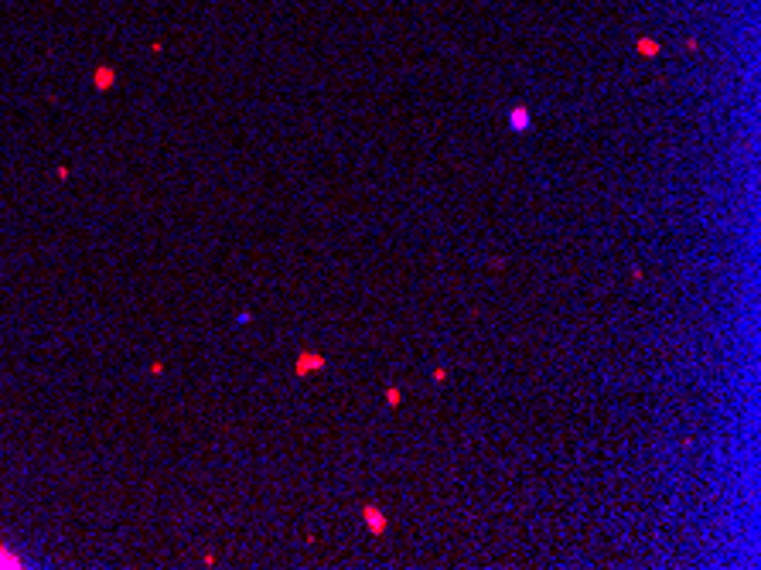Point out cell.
Instances as JSON below:
<instances>
[{"label": "cell", "instance_id": "1", "mask_svg": "<svg viewBox=\"0 0 761 570\" xmlns=\"http://www.w3.org/2000/svg\"><path fill=\"white\" fill-rule=\"evenodd\" d=\"M328 369V358L321 352H315V348H304L301 355H297V362H294V372L297 376H311V372H321Z\"/></svg>", "mask_w": 761, "mask_h": 570}, {"label": "cell", "instance_id": "2", "mask_svg": "<svg viewBox=\"0 0 761 570\" xmlns=\"http://www.w3.org/2000/svg\"><path fill=\"white\" fill-rule=\"evenodd\" d=\"M362 523H365V529L372 533V536H383L386 529H389V519H386V512L379 509V505H362Z\"/></svg>", "mask_w": 761, "mask_h": 570}, {"label": "cell", "instance_id": "3", "mask_svg": "<svg viewBox=\"0 0 761 570\" xmlns=\"http://www.w3.org/2000/svg\"><path fill=\"white\" fill-rule=\"evenodd\" d=\"M509 126H512L516 133H526V130L533 126V116H530V110H526V106H516V110L509 113Z\"/></svg>", "mask_w": 761, "mask_h": 570}, {"label": "cell", "instance_id": "4", "mask_svg": "<svg viewBox=\"0 0 761 570\" xmlns=\"http://www.w3.org/2000/svg\"><path fill=\"white\" fill-rule=\"evenodd\" d=\"M386 403H389V407H400V403H403V393H400V386H389V389H386Z\"/></svg>", "mask_w": 761, "mask_h": 570}, {"label": "cell", "instance_id": "5", "mask_svg": "<svg viewBox=\"0 0 761 570\" xmlns=\"http://www.w3.org/2000/svg\"><path fill=\"white\" fill-rule=\"evenodd\" d=\"M0 567H21V560H17V557H10V554L0 547Z\"/></svg>", "mask_w": 761, "mask_h": 570}, {"label": "cell", "instance_id": "6", "mask_svg": "<svg viewBox=\"0 0 761 570\" xmlns=\"http://www.w3.org/2000/svg\"><path fill=\"white\" fill-rule=\"evenodd\" d=\"M639 52H642V55H655V52H659V45L646 38V41H639Z\"/></svg>", "mask_w": 761, "mask_h": 570}, {"label": "cell", "instance_id": "7", "mask_svg": "<svg viewBox=\"0 0 761 570\" xmlns=\"http://www.w3.org/2000/svg\"><path fill=\"white\" fill-rule=\"evenodd\" d=\"M444 379H447V369H440V365H437V369H434V383H444Z\"/></svg>", "mask_w": 761, "mask_h": 570}]
</instances>
